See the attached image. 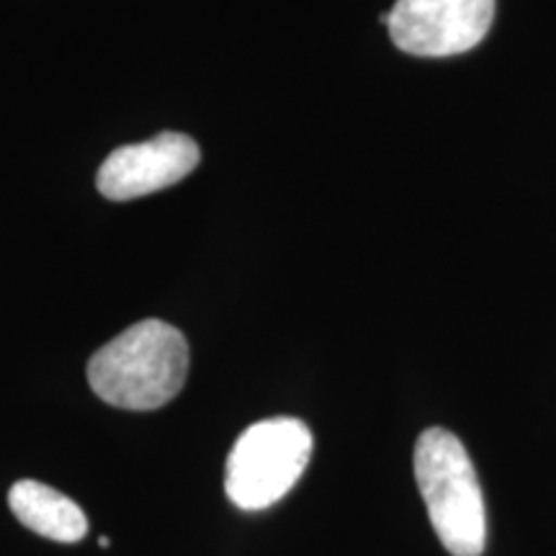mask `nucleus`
Returning a JSON list of instances; mask_svg holds the SVG:
<instances>
[{
	"label": "nucleus",
	"instance_id": "5",
	"mask_svg": "<svg viewBox=\"0 0 556 556\" xmlns=\"http://www.w3.org/2000/svg\"><path fill=\"white\" fill-rule=\"evenodd\" d=\"M199 160L201 150L189 135L163 131L148 142L124 144L111 152L96 176V186L111 201H131L180 184Z\"/></svg>",
	"mask_w": 556,
	"mask_h": 556
},
{
	"label": "nucleus",
	"instance_id": "3",
	"mask_svg": "<svg viewBox=\"0 0 556 556\" xmlns=\"http://www.w3.org/2000/svg\"><path fill=\"white\" fill-rule=\"evenodd\" d=\"M312 456V433L296 417L253 422L227 456L225 492L240 510L258 513L291 492Z\"/></svg>",
	"mask_w": 556,
	"mask_h": 556
},
{
	"label": "nucleus",
	"instance_id": "7",
	"mask_svg": "<svg viewBox=\"0 0 556 556\" xmlns=\"http://www.w3.org/2000/svg\"><path fill=\"white\" fill-rule=\"evenodd\" d=\"M99 544H101L103 548H109V544H111V541H109L106 536H101V539H99Z\"/></svg>",
	"mask_w": 556,
	"mask_h": 556
},
{
	"label": "nucleus",
	"instance_id": "6",
	"mask_svg": "<svg viewBox=\"0 0 556 556\" xmlns=\"http://www.w3.org/2000/svg\"><path fill=\"white\" fill-rule=\"evenodd\" d=\"M11 513L29 531L39 536L60 541V544H75L86 539L88 520L80 505H75L67 495L37 479H21L9 492Z\"/></svg>",
	"mask_w": 556,
	"mask_h": 556
},
{
	"label": "nucleus",
	"instance_id": "2",
	"mask_svg": "<svg viewBox=\"0 0 556 556\" xmlns=\"http://www.w3.org/2000/svg\"><path fill=\"white\" fill-rule=\"evenodd\" d=\"M415 479L438 539L454 556H479L486 544V510L475 464L446 428L417 438Z\"/></svg>",
	"mask_w": 556,
	"mask_h": 556
},
{
	"label": "nucleus",
	"instance_id": "4",
	"mask_svg": "<svg viewBox=\"0 0 556 556\" xmlns=\"http://www.w3.org/2000/svg\"><path fill=\"white\" fill-rule=\"evenodd\" d=\"M389 37L415 58L475 50L495 21V0H397L384 16Z\"/></svg>",
	"mask_w": 556,
	"mask_h": 556
},
{
	"label": "nucleus",
	"instance_id": "1",
	"mask_svg": "<svg viewBox=\"0 0 556 556\" xmlns=\"http://www.w3.org/2000/svg\"><path fill=\"white\" fill-rule=\"evenodd\" d=\"M189 374L186 336L163 319H142L99 348L88 381L106 405L148 413L176 400Z\"/></svg>",
	"mask_w": 556,
	"mask_h": 556
}]
</instances>
